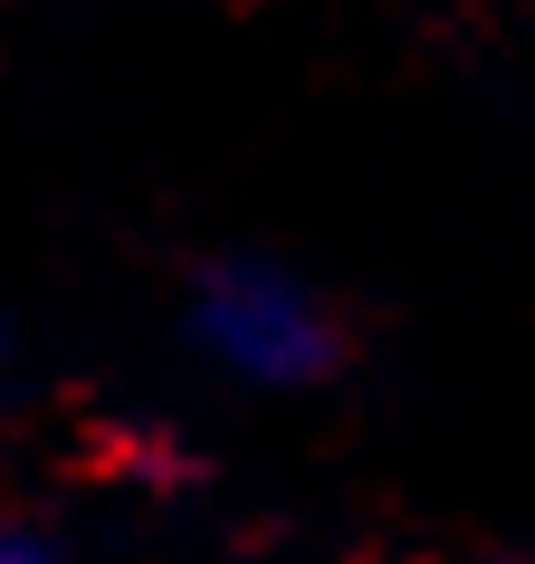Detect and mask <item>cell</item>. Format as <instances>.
Wrapping results in <instances>:
<instances>
[{
  "label": "cell",
  "instance_id": "cell-1",
  "mask_svg": "<svg viewBox=\"0 0 535 564\" xmlns=\"http://www.w3.org/2000/svg\"><path fill=\"white\" fill-rule=\"evenodd\" d=\"M182 326H192L201 364H220L249 392H306V383H326L335 364H345L335 306L277 259H210L192 278Z\"/></svg>",
  "mask_w": 535,
  "mask_h": 564
},
{
  "label": "cell",
  "instance_id": "cell-2",
  "mask_svg": "<svg viewBox=\"0 0 535 564\" xmlns=\"http://www.w3.org/2000/svg\"><path fill=\"white\" fill-rule=\"evenodd\" d=\"M0 564H67L48 535H30V527H0Z\"/></svg>",
  "mask_w": 535,
  "mask_h": 564
},
{
  "label": "cell",
  "instance_id": "cell-3",
  "mask_svg": "<svg viewBox=\"0 0 535 564\" xmlns=\"http://www.w3.org/2000/svg\"><path fill=\"white\" fill-rule=\"evenodd\" d=\"M0 364H10V316H0Z\"/></svg>",
  "mask_w": 535,
  "mask_h": 564
},
{
  "label": "cell",
  "instance_id": "cell-4",
  "mask_svg": "<svg viewBox=\"0 0 535 564\" xmlns=\"http://www.w3.org/2000/svg\"><path fill=\"white\" fill-rule=\"evenodd\" d=\"M498 564H535V555H498Z\"/></svg>",
  "mask_w": 535,
  "mask_h": 564
}]
</instances>
